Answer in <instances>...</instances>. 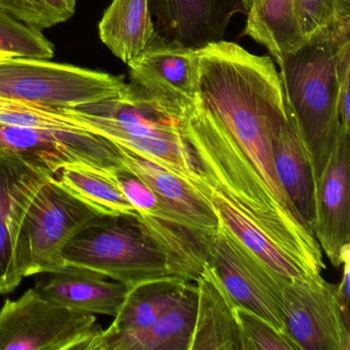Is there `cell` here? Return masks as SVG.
Listing matches in <instances>:
<instances>
[{"label": "cell", "mask_w": 350, "mask_h": 350, "mask_svg": "<svg viewBox=\"0 0 350 350\" xmlns=\"http://www.w3.org/2000/svg\"><path fill=\"white\" fill-rule=\"evenodd\" d=\"M181 178L208 202L227 230L273 273L286 282L301 280L309 275L294 258L276 245L196 167L189 175Z\"/></svg>", "instance_id": "17"}, {"label": "cell", "mask_w": 350, "mask_h": 350, "mask_svg": "<svg viewBox=\"0 0 350 350\" xmlns=\"http://www.w3.org/2000/svg\"><path fill=\"white\" fill-rule=\"evenodd\" d=\"M120 148L124 167L140 178L154 192L159 202L191 226L211 234L216 232V214L208 202L185 180L124 147Z\"/></svg>", "instance_id": "20"}, {"label": "cell", "mask_w": 350, "mask_h": 350, "mask_svg": "<svg viewBox=\"0 0 350 350\" xmlns=\"http://www.w3.org/2000/svg\"><path fill=\"white\" fill-rule=\"evenodd\" d=\"M61 109L81 130L104 137L178 177L194 170L193 157L182 132V111L136 83H126L110 99Z\"/></svg>", "instance_id": "3"}, {"label": "cell", "mask_w": 350, "mask_h": 350, "mask_svg": "<svg viewBox=\"0 0 350 350\" xmlns=\"http://www.w3.org/2000/svg\"><path fill=\"white\" fill-rule=\"evenodd\" d=\"M155 32L151 0H112L99 23L100 40L126 65L142 54Z\"/></svg>", "instance_id": "22"}, {"label": "cell", "mask_w": 350, "mask_h": 350, "mask_svg": "<svg viewBox=\"0 0 350 350\" xmlns=\"http://www.w3.org/2000/svg\"><path fill=\"white\" fill-rule=\"evenodd\" d=\"M245 350H301L288 334L243 305L235 307Z\"/></svg>", "instance_id": "29"}, {"label": "cell", "mask_w": 350, "mask_h": 350, "mask_svg": "<svg viewBox=\"0 0 350 350\" xmlns=\"http://www.w3.org/2000/svg\"><path fill=\"white\" fill-rule=\"evenodd\" d=\"M0 52L49 60L54 57L55 48L42 30L25 25L0 10Z\"/></svg>", "instance_id": "28"}, {"label": "cell", "mask_w": 350, "mask_h": 350, "mask_svg": "<svg viewBox=\"0 0 350 350\" xmlns=\"http://www.w3.org/2000/svg\"><path fill=\"white\" fill-rule=\"evenodd\" d=\"M102 331L94 314L46 300L34 288L0 309V350H88Z\"/></svg>", "instance_id": "8"}, {"label": "cell", "mask_w": 350, "mask_h": 350, "mask_svg": "<svg viewBox=\"0 0 350 350\" xmlns=\"http://www.w3.org/2000/svg\"><path fill=\"white\" fill-rule=\"evenodd\" d=\"M40 297L77 312L116 317L130 288L89 268L64 265L36 274Z\"/></svg>", "instance_id": "16"}, {"label": "cell", "mask_w": 350, "mask_h": 350, "mask_svg": "<svg viewBox=\"0 0 350 350\" xmlns=\"http://www.w3.org/2000/svg\"><path fill=\"white\" fill-rule=\"evenodd\" d=\"M208 263L237 304L247 307L286 333L282 290L290 282L266 267L219 220Z\"/></svg>", "instance_id": "11"}, {"label": "cell", "mask_w": 350, "mask_h": 350, "mask_svg": "<svg viewBox=\"0 0 350 350\" xmlns=\"http://www.w3.org/2000/svg\"><path fill=\"white\" fill-rule=\"evenodd\" d=\"M294 16L306 44L350 36V0H294Z\"/></svg>", "instance_id": "26"}, {"label": "cell", "mask_w": 350, "mask_h": 350, "mask_svg": "<svg viewBox=\"0 0 350 350\" xmlns=\"http://www.w3.org/2000/svg\"><path fill=\"white\" fill-rule=\"evenodd\" d=\"M286 333L301 350H349V317L337 286L319 275L288 282L282 290Z\"/></svg>", "instance_id": "10"}, {"label": "cell", "mask_w": 350, "mask_h": 350, "mask_svg": "<svg viewBox=\"0 0 350 350\" xmlns=\"http://www.w3.org/2000/svg\"><path fill=\"white\" fill-rule=\"evenodd\" d=\"M126 79L44 59L0 61V98L53 108H77L116 97Z\"/></svg>", "instance_id": "6"}, {"label": "cell", "mask_w": 350, "mask_h": 350, "mask_svg": "<svg viewBox=\"0 0 350 350\" xmlns=\"http://www.w3.org/2000/svg\"><path fill=\"white\" fill-rule=\"evenodd\" d=\"M62 258L64 265L95 270L130 288L171 276L139 215H98L67 243Z\"/></svg>", "instance_id": "5"}, {"label": "cell", "mask_w": 350, "mask_h": 350, "mask_svg": "<svg viewBox=\"0 0 350 350\" xmlns=\"http://www.w3.org/2000/svg\"><path fill=\"white\" fill-rule=\"evenodd\" d=\"M114 177L129 202L140 216H153L159 204L154 192L126 167L113 171Z\"/></svg>", "instance_id": "30"}, {"label": "cell", "mask_w": 350, "mask_h": 350, "mask_svg": "<svg viewBox=\"0 0 350 350\" xmlns=\"http://www.w3.org/2000/svg\"><path fill=\"white\" fill-rule=\"evenodd\" d=\"M51 176L20 157L0 153V294H9L21 284L16 241L30 202Z\"/></svg>", "instance_id": "14"}, {"label": "cell", "mask_w": 350, "mask_h": 350, "mask_svg": "<svg viewBox=\"0 0 350 350\" xmlns=\"http://www.w3.org/2000/svg\"><path fill=\"white\" fill-rule=\"evenodd\" d=\"M157 33L189 48L224 40L231 19L245 14L243 0H152Z\"/></svg>", "instance_id": "15"}, {"label": "cell", "mask_w": 350, "mask_h": 350, "mask_svg": "<svg viewBox=\"0 0 350 350\" xmlns=\"http://www.w3.org/2000/svg\"><path fill=\"white\" fill-rule=\"evenodd\" d=\"M243 36L263 46L278 64L305 46L294 16V0H256L247 13Z\"/></svg>", "instance_id": "24"}, {"label": "cell", "mask_w": 350, "mask_h": 350, "mask_svg": "<svg viewBox=\"0 0 350 350\" xmlns=\"http://www.w3.org/2000/svg\"><path fill=\"white\" fill-rule=\"evenodd\" d=\"M14 55L9 54V53L0 52V61L7 60V59L13 58Z\"/></svg>", "instance_id": "33"}, {"label": "cell", "mask_w": 350, "mask_h": 350, "mask_svg": "<svg viewBox=\"0 0 350 350\" xmlns=\"http://www.w3.org/2000/svg\"><path fill=\"white\" fill-rule=\"evenodd\" d=\"M0 153L20 157L52 176L73 163L107 170L124 167L118 145L87 131L0 124Z\"/></svg>", "instance_id": "9"}, {"label": "cell", "mask_w": 350, "mask_h": 350, "mask_svg": "<svg viewBox=\"0 0 350 350\" xmlns=\"http://www.w3.org/2000/svg\"><path fill=\"white\" fill-rule=\"evenodd\" d=\"M113 171L73 163L59 170L54 177L73 196L101 215H139L122 193Z\"/></svg>", "instance_id": "25"}, {"label": "cell", "mask_w": 350, "mask_h": 350, "mask_svg": "<svg viewBox=\"0 0 350 350\" xmlns=\"http://www.w3.org/2000/svg\"><path fill=\"white\" fill-rule=\"evenodd\" d=\"M77 0H0V10L38 30L50 29L75 16Z\"/></svg>", "instance_id": "27"}, {"label": "cell", "mask_w": 350, "mask_h": 350, "mask_svg": "<svg viewBox=\"0 0 350 350\" xmlns=\"http://www.w3.org/2000/svg\"><path fill=\"white\" fill-rule=\"evenodd\" d=\"M98 213L51 176L30 202L15 245L16 269L23 280L64 266L63 250Z\"/></svg>", "instance_id": "7"}, {"label": "cell", "mask_w": 350, "mask_h": 350, "mask_svg": "<svg viewBox=\"0 0 350 350\" xmlns=\"http://www.w3.org/2000/svg\"><path fill=\"white\" fill-rule=\"evenodd\" d=\"M342 278L338 284L337 293L342 309L347 317H349V275H350V247L344 252L342 257Z\"/></svg>", "instance_id": "31"}, {"label": "cell", "mask_w": 350, "mask_h": 350, "mask_svg": "<svg viewBox=\"0 0 350 350\" xmlns=\"http://www.w3.org/2000/svg\"><path fill=\"white\" fill-rule=\"evenodd\" d=\"M256 0H243V8H245V13H247L252 5L255 3Z\"/></svg>", "instance_id": "32"}, {"label": "cell", "mask_w": 350, "mask_h": 350, "mask_svg": "<svg viewBox=\"0 0 350 350\" xmlns=\"http://www.w3.org/2000/svg\"><path fill=\"white\" fill-rule=\"evenodd\" d=\"M181 124L194 167L309 275L321 274L325 268L323 253L310 227L278 206L232 137L200 96L182 111Z\"/></svg>", "instance_id": "2"}, {"label": "cell", "mask_w": 350, "mask_h": 350, "mask_svg": "<svg viewBox=\"0 0 350 350\" xmlns=\"http://www.w3.org/2000/svg\"><path fill=\"white\" fill-rule=\"evenodd\" d=\"M198 307L189 350H245L237 319V303L227 292L210 264L196 282Z\"/></svg>", "instance_id": "19"}, {"label": "cell", "mask_w": 350, "mask_h": 350, "mask_svg": "<svg viewBox=\"0 0 350 350\" xmlns=\"http://www.w3.org/2000/svg\"><path fill=\"white\" fill-rule=\"evenodd\" d=\"M286 105L288 120L274 137L272 144L274 169L286 196L311 228L314 218L312 167L286 99Z\"/></svg>", "instance_id": "21"}, {"label": "cell", "mask_w": 350, "mask_h": 350, "mask_svg": "<svg viewBox=\"0 0 350 350\" xmlns=\"http://www.w3.org/2000/svg\"><path fill=\"white\" fill-rule=\"evenodd\" d=\"M186 282L181 278L165 276L133 286L113 323L104 331L128 334L148 329L177 302Z\"/></svg>", "instance_id": "23"}, {"label": "cell", "mask_w": 350, "mask_h": 350, "mask_svg": "<svg viewBox=\"0 0 350 350\" xmlns=\"http://www.w3.org/2000/svg\"><path fill=\"white\" fill-rule=\"evenodd\" d=\"M350 132L342 131L314 179V218L311 229L335 268L350 247Z\"/></svg>", "instance_id": "12"}, {"label": "cell", "mask_w": 350, "mask_h": 350, "mask_svg": "<svg viewBox=\"0 0 350 350\" xmlns=\"http://www.w3.org/2000/svg\"><path fill=\"white\" fill-rule=\"evenodd\" d=\"M198 52L155 32L142 54L128 64L131 83L183 111L198 95Z\"/></svg>", "instance_id": "13"}, {"label": "cell", "mask_w": 350, "mask_h": 350, "mask_svg": "<svg viewBox=\"0 0 350 350\" xmlns=\"http://www.w3.org/2000/svg\"><path fill=\"white\" fill-rule=\"evenodd\" d=\"M198 288L187 282L177 302L148 329L128 334L102 331L88 350H189L196 325Z\"/></svg>", "instance_id": "18"}, {"label": "cell", "mask_w": 350, "mask_h": 350, "mask_svg": "<svg viewBox=\"0 0 350 350\" xmlns=\"http://www.w3.org/2000/svg\"><path fill=\"white\" fill-rule=\"evenodd\" d=\"M198 56L200 99L232 137L278 206L304 222L274 169V137L288 120L275 62L224 40L200 49Z\"/></svg>", "instance_id": "1"}, {"label": "cell", "mask_w": 350, "mask_h": 350, "mask_svg": "<svg viewBox=\"0 0 350 350\" xmlns=\"http://www.w3.org/2000/svg\"><path fill=\"white\" fill-rule=\"evenodd\" d=\"M343 40L305 44L284 55L278 63L286 101L308 152L313 181L340 133L346 131L338 110L336 61L338 44Z\"/></svg>", "instance_id": "4"}]
</instances>
